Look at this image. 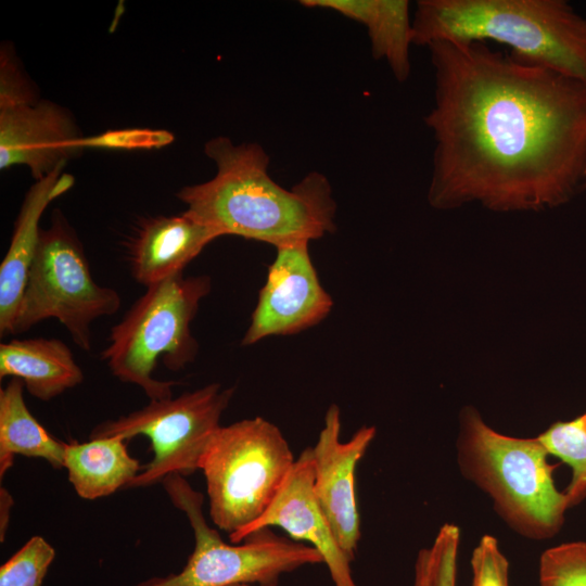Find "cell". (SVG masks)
I'll list each match as a JSON object with an SVG mask.
<instances>
[{"instance_id":"1","label":"cell","mask_w":586,"mask_h":586,"mask_svg":"<svg viewBox=\"0 0 586 586\" xmlns=\"http://www.w3.org/2000/svg\"><path fill=\"white\" fill-rule=\"evenodd\" d=\"M426 48L433 207L476 201L494 211H537L586 189V84L485 41Z\"/></svg>"},{"instance_id":"2","label":"cell","mask_w":586,"mask_h":586,"mask_svg":"<svg viewBox=\"0 0 586 586\" xmlns=\"http://www.w3.org/2000/svg\"><path fill=\"white\" fill-rule=\"evenodd\" d=\"M216 175L181 188L188 215L219 237L239 235L275 247L322 238L336 230V203L328 178L311 171L292 189L269 175V156L255 142L235 144L224 136L204 144Z\"/></svg>"},{"instance_id":"3","label":"cell","mask_w":586,"mask_h":586,"mask_svg":"<svg viewBox=\"0 0 586 586\" xmlns=\"http://www.w3.org/2000/svg\"><path fill=\"white\" fill-rule=\"evenodd\" d=\"M493 40L586 84V18L564 0H419L412 44Z\"/></svg>"},{"instance_id":"4","label":"cell","mask_w":586,"mask_h":586,"mask_svg":"<svg viewBox=\"0 0 586 586\" xmlns=\"http://www.w3.org/2000/svg\"><path fill=\"white\" fill-rule=\"evenodd\" d=\"M548 456L538 436H508L472 408L461 413L457 462L462 475L488 495L513 531L530 539L558 534L570 509L566 495L556 486Z\"/></svg>"},{"instance_id":"5","label":"cell","mask_w":586,"mask_h":586,"mask_svg":"<svg viewBox=\"0 0 586 586\" xmlns=\"http://www.w3.org/2000/svg\"><path fill=\"white\" fill-rule=\"evenodd\" d=\"M211 289L208 276L183 272L148 286L110 331L101 359L112 374L138 385L150 400L173 397L178 383L157 380L153 372L158 361L180 371L195 360L199 344L191 322Z\"/></svg>"},{"instance_id":"6","label":"cell","mask_w":586,"mask_h":586,"mask_svg":"<svg viewBox=\"0 0 586 586\" xmlns=\"http://www.w3.org/2000/svg\"><path fill=\"white\" fill-rule=\"evenodd\" d=\"M277 425L262 417L220 425L201 459L215 525L233 538L269 507L294 462Z\"/></svg>"},{"instance_id":"7","label":"cell","mask_w":586,"mask_h":586,"mask_svg":"<svg viewBox=\"0 0 586 586\" xmlns=\"http://www.w3.org/2000/svg\"><path fill=\"white\" fill-rule=\"evenodd\" d=\"M162 484L171 504L188 518L194 549L179 573L152 577L135 586H277L284 573L323 563L314 547L278 536L270 528L256 531L241 545L226 544L205 520L203 495L184 476L169 474Z\"/></svg>"},{"instance_id":"8","label":"cell","mask_w":586,"mask_h":586,"mask_svg":"<svg viewBox=\"0 0 586 586\" xmlns=\"http://www.w3.org/2000/svg\"><path fill=\"white\" fill-rule=\"evenodd\" d=\"M120 305L116 290L93 280L80 240L65 216L54 211L50 227L41 228L12 334L56 319L74 343L88 352L91 324L115 314Z\"/></svg>"},{"instance_id":"9","label":"cell","mask_w":586,"mask_h":586,"mask_svg":"<svg viewBox=\"0 0 586 586\" xmlns=\"http://www.w3.org/2000/svg\"><path fill=\"white\" fill-rule=\"evenodd\" d=\"M233 387L211 383L177 397L150 400L128 415L95 425L90 438L145 435L151 442L152 460L128 487H146L169 474L190 475L200 469L204 450L228 407Z\"/></svg>"},{"instance_id":"10","label":"cell","mask_w":586,"mask_h":586,"mask_svg":"<svg viewBox=\"0 0 586 586\" xmlns=\"http://www.w3.org/2000/svg\"><path fill=\"white\" fill-rule=\"evenodd\" d=\"M307 241L277 246L265 284L241 344L252 345L272 335H290L321 322L333 301L320 283Z\"/></svg>"},{"instance_id":"11","label":"cell","mask_w":586,"mask_h":586,"mask_svg":"<svg viewBox=\"0 0 586 586\" xmlns=\"http://www.w3.org/2000/svg\"><path fill=\"white\" fill-rule=\"evenodd\" d=\"M340 416L337 405L328 408L313 447L314 491L339 545L352 561L360 537L355 471L375 436V428L362 426L347 442H341Z\"/></svg>"},{"instance_id":"12","label":"cell","mask_w":586,"mask_h":586,"mask_svg":"<svg viewBox=\"0 0 586 586\" xmlns=\"http://www.w3.org/2000/svg\"><path fill=\"white\" fill-rule=\"evenodd\" d=\"M271 526L283 528L293 540L309 543L322 557L334 586H357L352 575V561L339 545L315 495L313 447L305 448L295 460L262 517L230 540L239 544L256 531Z\"/></svg>"},{"instance_id":"13","label":"cell","mask_w":586,"mask_h":586,"mask_svg":"<svg viewBox=\"0 0 586 586\" xmlns=\"http://www.w3.org/2000/svg\"><path fill=\"white\" fill-rule=\"evenodd\" d=\"M84 138L67 110L36 101L0 107V168L27 166L39 180L84 148Z\"/></svg>"},{"instance_id":"14","label":"cell","mask_w":586,"mask_h":586,"mask_svg":"<svg viewBox=\"0 0 586 586\" xmlns=\"http://www.w3.org/2000/svg\"><path fill=\"white\" fill-rule=\"evenodd\" d=\"M217 238L216 231L186 212L144 219L128 245L131 275L148 288L182 273L188 264Z\"/></svg>"},{"instance_id":"15","label":"cell","mask_w":586,"mask_h":586,"mask_svg":"<svg viewBox=\"0 0 586 586\" xmlns=\"http://www.w3.org/2000/svg\"><path fill=\"white\" fill-rule=\"evenodd\" d=\"M61 166L36 180L24 196L9 249L0 264V335L12 334L15 316L33 264L41 228L40 218L47 206L68 191L74 177Z\"/></svg>"},{"instance_id":"16","label":"cell","mask_w":586,"mask_h":586,"mask_svg":"<svg viewBox=\"0 0 586 586\" xmlns=\"http://www.w3.org/2000/svg\"><path fill=\"white\" fill-rule=\"evenodd\" d=\"M17 378L37 399L50 400L84 381L71 348L59 339H13L0 344V378Z\"/></svg>"},{"instance_id":"17","label":"cell","mask_w":586,"mask_h":586,"mask_svg":"<svg viewBox=\"0 0 586 586\" xmlns=\"http://www.w3.org/2000/svg\"><path fill=\"white\" fill-rule=\"evenodd\" d=\"M306 8L335 11L362 24L368 31L371 53L384 60L394 77L404 82L410 75L409 48L412 21L407 0H302Z\"/></svg>"},{"instance_id":"18","label":"cell","mask_w":586,"mask_h":586,"mask_svg":"<svg viewBox=\"0 0 586 586\" xmlns=\"http://www.w3.org/2000/svg\"><path fill=\"white\" fill-rule=\"evenodd\" d=\"M126 441L122 436H106L66 443L64 468L79 497L109 496L128 487L141 472L139 461L128 453Z\"/></svg>"},{"instance_id":"19","label":"cell","mask_w":586,"mask_h":586,"mask_svg":"<svg viewBox=\"0 0 586 586\" xmlns=\"http://www.w3.org/2000/svg\"><path fill=\"white\" fill-rule=\"evenodd\" d=\"M24 383L11 378L0 388V477L13 466L14 456L40 458L53 469L64 468L66 443L54 438L28 410Z\"/></svg>"},{"instance_id":"20","label":"cell","mask_w":586,"mask_h":586,"mask_svg":"<svg viewBox=\"0 0 586 586\" xmlns=\"http://www.w3.org/2000/svg\"><path fill=\"white\" fill-rule=\"evenodd\" d=\"M550 456H555L571 469L565 488L569 507L586 499V413L570 421L550 425L538 435Z\"/></svg>"},{"instance_id":"21","label":"cell","mask_w":586,"mask_h":586,"mask_svg":"<svg viewBox=\"0 0 586 586\" xmlns=\"http://www.w3.org/2000/svg\"><path fill=\"white\" fill-rule=\"evenodd\" d=\"M459 544V527L444 524L433 544L419 551L412 586H456Z\"/></svg>"},{"instance_id":"22","label":"cell","mask_w":586,"mask_h":586,"mask_svg":"<svg viewBox=\"0 0 586 586\" xmlns=\"http://www.w3.org/2000/svg\"><path fill=\"white\" fill-rule=\"evenodd\" d=\"M538 582L540 586H586V542L546 549L538 562Z\"/></svg>"},{"instance_id":"23","label":"cell","mask_w":586,"mask_h":586,"mask_svg":"<svg viewBox=\"0 0 586 586\" xmlns=\"http://www.w3.org/2000/svg\"><path fill=\"white\" fill-rule=\"evenodd\" d=\"M54 558V548L42 536H33L1 565L0 586H41Z\"/></svg>"},{"instance_id":"24","label":"cell","mask_w":586,"mask_h":586,"mask_svg":"<svg viewBox=\"0 0 586 586\" xmlns=\"http://www.w3.org/2000/svg\"><path fill=\"white\" fill-rule=\"evenodd\" d=\"M472 586H510L509 562L494 536L484 535L472 557Z\"/></svg>"},{"instance_id":"25","label":"cell","mask_w":586,"mask_h":586,"mask_svg":"<svg viewBox=\"0 0 586 586\" xmlns=\"http://www.w3.org/2000/svg\"><path fill=\"white\" fill-rule=\"evenodd\" d=\"M0 60V107L36 102L30 84L26 81L13 54L2 48Z\"/></svg>"},{"instance_id":"26","label":"cell","mask_w":586,"mask_h":586,"mask_svg":"<svg viewBox=\"0 0 586 586\" xmlns=\"http://www.w3.org/2000/svg\"><path fill=\"white\" fill-rule=\"evenodd\" d=\"M171 141V135L165 131L154 130H122L106 132L101 136L84 138L86 146H111V148H153L167 144Z\"/></svg>"},{"instance_id":"27","label":"cell","mask_w":586,"mask_h":586,"mask_svg":"<svg viewBox=\"0 0 586 586\" xmlns=\"http://www.w3.org/2000/svg\"><path fill=\"white\" fill-rule=\"evenodd\" d=\"M1 505L4 506V509L1 508V517H3L1 519V540H3V532H5L7 530V525H8V521H9V511H10V508L13 504V499L12 497L10 496V494L8 493V491L3 487H1Z\"/></svg>"},{"instance_id":"28","label":"cell","mask_w":586,"mask_h":586,"mask_svg":"<svg viewBox=\"0 0 586 586\" xmlns=\"http://www.w3.org/2000/svg\"><path fill=\"white\" fill-rule=\"evenodd\" d=\"M231 586H251L250 584H235V585H231Z\"/></svg>"}]
</instances>
